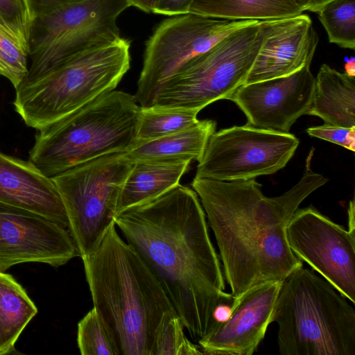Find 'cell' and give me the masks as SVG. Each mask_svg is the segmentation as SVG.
<instances>
[{
    "label": "cell",
    "instance_id": "30",
    "mask_svg": "<svg viewBox=\"0 0 355 355\" xmlns=\"http://www.w3.org/2000/svg\"><path fill=\"white\" fill-rule=\"evenodd\" d=\"M193 0H159L153 12L166 16H175L189 13Z\"/></svg>",
    "mask_w": 355,
    "mask_h": 355
},
{
    "label": "cell",
    "instance_id": "23",
    "mask_svg": "<svg viewBox=\"0 0 355 355\" xmlns=\"http://www.w3.org/2000/svg\"><path fill=\"white\" fill-rule=\"evenodd\" d=\"M198 110L151 105L140 109L137 141L144 142L188 128L198 122Z\"/></svg>",
    "mask_w": 355,
    "mask_h": 355
},
{
    "label": "cell",
    "instance_id": "15",
    "mask_svg": "<svg viewBox=\"0 0 355 355\" xmlns=\"http://www.w3.org/2000/svg\"><path fill=\"white\" fill-rule=\"evenodd\" d=\"M281 282L256 285L235 298L230 318L198 341L202 354H253L271 323Z\"/></svg>",
    "mask_w": 355,
    "mask_h": 355
},
{
    "label": "cell",
    "instance_id": "4",
    "mask_svg": "<svg viewBox=\"0 0 355 355\" xmlns=\"http://www.w3.org/2000/svg\"><path fill=\"white\" fill-rule=\"evenodd\" d=\"M140 109L133 95L107 92L37 130L28 162L52 178L105 154L125 153L138 143Z\"/></svg>",
    "mask_w": 355,
    "mask_h": 355
},
{
    "label": "cell",
    "instance_id": "16",
    "mask_svg": "<svg viewBox=\"0 0 355 355\" xmlns=\"http://www.w3.org/2000/svg\"><path fill=\"white\" fill-rule=\"evenodd\" d=\"M318 43V34L307 15L266 20L263 41L245 84L298 71L311 63Z\"/></svg>",
    "mask_w": 355,
    "mask_h": 355
},
{
    "label": "cell",
    "instance_id": "7",
    "mask_svg": "<svg viewBox=\"0 0 355 355\" xmlns=\"http://www.w3.org/2000/svg\"><path fill=\"white\" fill-rule=\"evenodd\" d=\"M129 7L126 0H78L33 17L28 71L20 85L37 80L82 51L119 40L117 19Z\"/></svg>",
    "mask_w": 355,
    "mask_h": 355
},
{
    "label": "cell",
    "instance_id": "10",
    "mask_svg": "<svg viewBox=\"0 0 355 355\" xmlns=\"http://www.w3.org/2000/svg\"><path fill=\"white\" fill-rule=\"evenodd\" d=\"M258 20H228L192 13L161 21L145 44L142 69L134 95L141 107L151 106L164 83L183 65L227 35Z\"/></svg>",
    "mask_w": 355,
    "mask_h": 355
},
{
    "label": "cell",
    "instance_id": "34",
    "mask_svg": "<svg viewBox=\"0 0 355 355\" xmlns=\"http://www.w3.org/2000/svg\"><path fill=\"white\" fill-rule=\"evenodd\" d=\"M350 232L355 234V203L354 200L349 202L348 208V229Z\"/></svg>",
    "mask_w": 355,
    "mask_h": 355
},
{
    "label": "cell",
    "instance_id": "33",
    "mask_svg": "<svg viewBox=\"0 0 355 355\" xmlns=\"http://www.w3.org/2000/svg\"><path fill=\"white\" fill-rule=\"evenodd\" d=\"M304 10L317 12L323 6L332 0H297Z\"/></svg>",
    "mask_w": 355,
    "mask_h": 355
},
{
    "label": "cell",
    "instance_id": "5",
    "mask_svg": "<svg viewBox=\"0 0 355 355\" xmlns=\"http://www.w3.org/2000/svg\"><path fill=\"white\" fill-rule=\"evenodd\" d=\"M312 270L297 268L282 282L271 322L282 355H355L353 304Z\"/></svg>",
    "mask_w": 355,
    "mask_h": 355
},
{
    "label": "cell",
    "instance_id": "2",
    "mask_svg": "<svg viewBox=\"0 0 355 355\" xmlns=\"http://www.w3.org/2000/svg\"><path fill=\"white\" fill-rule=\"evenodd\" d=\"M311 155L300 181L276 197L265 196L255 179L193 180L235 298L256 285L281 282L303 266L288 245L286 227L301 202L328 181L311 169Z\"/></svg>",
    "mask_w": 355,
    "mask_h": 355
},
{
    "label": "cell",
    "instance_id": "26",
    "mask_svg": "<svg viewBox=\"0 0 355 355\" xmlns=\"http://www.w3.org/2000/svg\"><path fill=\"white\" fill-rule=\"evenodd\" d=\"M184 326L176 313H167L156 334L153 355L202 354L199 345L184 335Z\"/></svg>",
    "mask_w": 355,
    "mask_h": 355
},
{
    "label": "cell",
    "instance_id": "20",
    "mask_svg": "<svg viewBox=\"0 0 355 355\" xmlns=\"http://www.w3.org/2000/svg\"><path fill=\"white\" fill-rule=\"evenodd\" d=\"M216 123L198 121L195 125L175 133L155 139L137 143L125 152L132 162L190 161L199 162Z\"/></svg>",
    "mask_w": 355,
    "mask_h": 355
},
{
    "label": "cell",
    "instance_id": "31",
    "mask_svg": "<svg viewBox=\"0 0 355 355\" xmlns=\"http://www.w3.org/2000/svg\"><path fill=\"white\" fill-rule=\"evenodd\" d=\"M78 0H27L32 19L57 7Z\"/></svg>",
    "mask_w": 355,
    "mask_h": 355
},
{
    "label": "cell",
    "instance_id": "21",
    "mask_svg": "<svg viewBox=\"0 0 355 355\" xmlns=\"http://www.w3.org/2000/svg\"><path fill=\"white\" fill-rule=\"evenodd\" d=\"M297 0H193L189 13L228 20L266 21L302 14Z\"/></svg>",
    "mask_w": 355,
    "mask_h": 355
},
{
    "label": "cell",
    "instance_id": "3",
    "mask_svg": "<svg viewBox=\"0 0 355 355\" xmlns=\"http://www.w3.org/2000/svg\"><path fill=\"white\" fill-rule=\"evenodd\" d=\"M82 260L93 308L116 355H153L162 319L176 313L158 279L115 223Z\"/></svg>",
    "mask_w": 355,
    "mask_h": 355
},
{
    "label": "cell",
    "instance_id": "22",
    "mask_svg": "<svg viewBox=\"0 0 355 355\" xmlns=\"http://www.w3.org/2000/svg\"><path fill=\"white\" fill-rule=\"evenodd\" d=\"M37 309L22 286L0 271V355L12 352Z\"/></svg>",
    "mask_w": 355,
    "mask_h": 355
},
{
    "label": "cell",
    "instance_id": "29",
    "mask_svg": "<svg viewBox=\"0 0 355 355\" xmlns=\"http://www.w3.org/2000/svg\"><path fill=\"white\" fill-rule=\"evenodd\" d=\"M309 135L355 151V127L347 128L324 123L306 129Z\"/></svg>",
    "mask_w": 355,
    "mask_h": 355
},
{
    "label": "cell",
    "instance_id": "6",
    "mask_svg": "<svg viewBox=\"0 0 355 355\" xmlns=\"http://www.w3.org/2000/svg\"><path fill=\"white\" fill-rule=\"evenodd\" d=\"M130 42L119 40L82 51L37 80L20 85L13 105L37 130L114 90L130 67Z\"/></svg>",
    "mask_w": 355,
    "mask_h": 355
},
{
    "label": "cell",
    "instance_id": "25",
    "mask_svg": "<svg viewBox=\"0 0 355 355\" xmlns=\"http://www.w3.org/2000/svg\"><path fill=\"white\" fill-rule=\"evenodd\" d=\"M28 67V44L0 25V75L17 89L25 78Z\"/></svg>",
    "mask_w": 355,
    "mask_h": 355
},
{
    "label": "cell",
    "instance_id": "13",
    "mask_svg": "<svg viewBox=\"0 0 355 355\" xmlns=\"http://www.w3.org/2000/svg\"><path fill=\"white\" fill-rule=\"evenodd\" d=\"M78 256L67 228L35 212L0 202V271L28 262L58 267Z\"/></svg>",
    "mask_w": 355,
    "mask_h": 355
},
{
    "label": "cell",
    "instance_id": "32",
    "mask_svg": "<svg viewBox=\"0 0 355 355\" xmlns=\"http://www.w3.org/2000/svg\"><path fill=\"white\" fill-rule=\"evenodd\" d=\"M130 6L137 8L141 11L150 13L153 12L159 0H126Z\"/></svg>",
    "mask_w": 355,
    "mask_h": 355
},
{
    "label": "cell",
    "instance_id": "1",
    "mask_svg": "<svg viewBox=\"0 0 355 355\" xmlns=\"http://www.w3.org/2000/svg\"><path fill=\"white\" fill-rule=\"evenodd\" d=\"M116 226L159 282L194 341L216 329L214 312L235 297L225 292L221 265L193 189L178 184L119 211Z\"/></svg>",
    "mask_w": 355,
    "mask_h": 355
},
{
    "label": "cell",
    "instance_id": "8",
    "mask_svg": "<svg viewBox=\"0 0 355 355\" xmlns=\"http://www.w3.org/2000/svg\"><path fill=\"white\" fill-rule=\"evenodd\" d=\"M265 21L236 29L183 65L162 85L152 105L200 111L231 98L245 84L262 43Z\"/></svg>",
    "mask_w": 355,
    "mask_h": 355
},
{
    "label": "cell",
    "instance_id": "17",
    "mask_svg": "<svg viewBox=\"0 0 355 355\" xmlns=\"http://www.w3.org/2000/svg\"><path fill=\"white\" fill-rule=\"evenodd\" d=\"M0 202L42 215L69 230L66 209L53 180L28 161L1 152Z\"/></svg>",
    "mask_w": 355,
    "mask_h": 355
},
{
    "label": "cell",
    "instance_id": "18",
    "mask_svg": "<svg viewBox=\"0 0 355 355\" xmlns=\"http://www.w3.org/2000/svg\"><path fill=\"white\" fill-rule=\"evenodd\" d=\"M307 114L318 116L327 124L355 127V76L322 64L315 78Z\"/></svg>",
    "mask_w": 355,
    "mask_h": 355
},
{
    "label": "cell",
    "instance_id": "11",
    "mask_svg": "<svg viewBox=\"0 0 355 355\" xmlns=\"http://www.w3.org/2000/svg\"><path fill=\"white\" fill-rule=\"evenodd\" d=\"M299 144L290 132L249 124L222 129L210 136L196 178L237 181L271 175L286 165Z\"/></svg>",
    "mask_w": 355,
    "mask_h": 355
},
{
    "label": "cell",
    "instance_id": "27",
    "mask_svg": "<svg viewBox=\"0 0 355 355\" xmlns=\"http://www.w3.org/2000/svg\"><path fill=\"white\" fill-rule=\"evenodd\" d=\"M77 343L82 355H116L94 308L78 324Z\"/></svg>",
    "mask_w": 355,
    "mask_h": 355
},
{
    "label": "cell",
    "instance_id": "19",
    "mask_svg": "<svg viewBox=\"0 0 355 355\" xmlns=\"http://www.w3.org/2000/svg\"><path fill=\"white\" fill-rule=\"evenodd\" d=\"M190 161H137L122 186L117 213L152 200L180 183Z\"/></svg>",
    "mask_w": 355,
    "mask_h": 355
},
{
    "label": "cell",
    "instance_id": "35",
    "mask_svg": "<svg viewBox=\"0 0 355 355\" xmlns=\"http://www.w3.org/2000/svg\"><path fill=\"white\" fill-rule=\"evenodd\" d=\"M345 69L347 74L351 76H355V62L354 58L346 62Z\"/></svg>",
    "mask_w": 355,
    "mask_h": 355
},
{
    "label": "cell",
    "instance_id": "24",
    "mask_svg": "<svg viewBox=\"0 0 355 355\" xmlns=\"http://www.w3.org/2000/svg\"><path fill=\"white\" fill-rule=\"evenodd\" d=\"M316 13L329 42L354 50L355 0H332Z\"/></svg>",
    "mask_w": 355,
    "mask_h": 355
},
{
    "label": "cell",
    "instance_id": "14",
    "mask_svg": "<svg viewBox=\"0 0 355 355\" xmlns=\"http://www.w3.org/2000/svg\"><path fill=\"white\" fill-rule=\"evenodd\" d=\"M311 64L288 76L243 85L230 100L245 114L248 124L288 133L312 103L315 77Z\"/></svg>",
    "mask_w": 355,
    "mask_h": 355
},
{
    "label": "cell",
    "instance_id": "12",
    "mask_svg": "<svg viewBox=\"0 0 355 355\" xmlns=\"http://www.w3.org/2000/svg\"><path fill=\"white\" fill-rule=\"evenodd\" d=\"M293 254L355 304V234L312 206L297 209L286 227Z\"/></svg>",
    "mask_w": 355,
    "mask_h": 355
},
{
    "label": "cell",
    "instance_id": "9",
    "mask_svg": "<svg viewBox=\"0 0 355 355\" xmlns=\"http://www.w3.org/2000/svg\"><path fill=\"white\" fill-rule=\"evenodd\" d=\"M133 164L125 153H108L51 178L81 258L96 250L114 224L121 190Z\"/></svg>",
    "mask_w": 355,
    "mask_h": 355
},
{
    "label": "cell",
    "instance_id": "28",
    "mask_svg": "<svg viewBox=\"0 0 355 355\" xmlns=\"http://www.w3.org/2000/svg\"><path fill=\"white\" fill-rule=\"evenodd\" d=\"M31 21L27 0H0V25L27 44Z\"/></svg>",
    "mask_w": 355,
    "mask_h": 355
}]
</instances>
